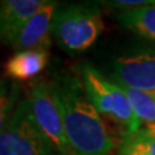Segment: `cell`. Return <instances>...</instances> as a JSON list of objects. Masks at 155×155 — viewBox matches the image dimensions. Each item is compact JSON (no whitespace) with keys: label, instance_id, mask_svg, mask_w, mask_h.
Listing matches in <instances>:
<instances>
[{"label":"cell","instance_id":"14","mask_svg":"<svg viewBox=\"0 0 155 155\" xmlns=\"http://www.w3.org/2000/svg\"><path fill=\"white\" fill-rule=\"evenodd\" d=\"M153 0H115V2H102L101 4H106L109 8H116V9H124L125 11H130L134 8H140L143 5H149V4H154Z\"/></svg>","mask_w":155,"mask_h":155},{"label":"cell","instance_id":"15","mask_svg":"<svg viewBox=\"0 0 155 155\" xmlns=\"http://www.w3.org/2000/svg\"><path fill=\"white\" fill-rule=\"evenodd\" d=\"M154 94H155V93H154Z\"/></svg>","mask_w":155,"mask_h":155},{"label":"cell","instance_id":"10","mask_svg":"<svg viewBox=\"0 0 155 155\" xmlns=\"http://www.w3.org/2000/svg\"><path fill=\"white\" fill-rule=\"evenodd\" d=\"M118 18L123 27L155 41V3L130 11H123Z\"/></svg>","mask_w":155,"mask_h":155},{"label":"cell","instance_id":"13","mask_svg":"<svg viewBox=\"0 0 155 155\" xmlns=\"http://www.w3.org/2000/svg\"><path fill=\"white\" fill-rule=\"evenodd\" d=\"M21 94L18 84L0 78V133L11 119Z\"/></svg>","mask_w":155,"mask_h":155},{"label":"cell","instance_id":"1","mask_svg":"<svg viewBox=\"0 0 155 155\" xmlns=\"http://www.w3.org/2000/svg\"><path fill=\"white\" fill-rule=\"evenodd\" d=\"M72 155H107L115 142L85 94L80 78L57 75L49 81Z\"/></svg>","mask_w":155,"mask_h":155},{"label":"cell","instance_id":"11","mask_svg":"<svg viewBox=\"0 0 155 155\" xmlns=\"http://www.w3.org/2000/svg\"><path fill=\"white\" fill-rule=\"evenodd\" d=\"M118 155H155V127H142L132 134L123 136Z\"/></svg>","mask_w":155,"mask_h":155},{"label":"cell","instance_id":"3","mask_svg":"<svg viewBox=\"0 0 155 155\" xmlns=\"http://www.w3.org/2000/svg\"><path fill=\"white\" fill-rule=\"evenodd\" d=\"M80 79L91 104L100 114L106 115L123 128V136L132 134L142 128V123L134 115L128 97L120 85L105 78L91 65L81 67Z\"/></svg>","mask_w":155,"mask_h":155},{"label":"cell","instance_id":"6","mask_svg":"<svg viewBox=\"0 0 155 155\" xmlns=\"http://www.w3.org/2000/svg\"><path fill=\"white\" fill-rule=\"evenodd\" d=\"M111 80L122 88L155 93V51L118 57L113 62Z\"/></svg>","mask_w":155,"mask_h":155},{"label":"cell","instance_id":"12","mask_svg":"<svg viewBox=\"0 0 155 155\" xmlns=\"http://www.w3.org/2000/svg\"><path fill=\"white\" fill-rule=\"evenodd\" d=\"M123 89L137 119L146 127H155V94L132 88Z\"/></svg>","mask_w":155,"mask_h":155},{"label":"cell","instance_id":"9","mask_svg":"<svg viewBox=\"0 0 155 155\" xmlns=\"http://www.w3.org/2000/svg\"><path fill=\"white\" fill-rule=\"evenodd\" d=\"M47 49H27L16 52L4 66L5 76L13 80H28L36 78L48 65Z\"/></svg>","mask_w":155,"mask_h":155},{"label":"cell","instance_id":"5","mask_svg":"<svg viewBox=\"0 0 155 155\" xmlns=\"http://www.w3.org/2000/svg\"><path fill=\"white\" fill-rule=\"evenodd\" d=\"M34 122L41 133L62 155H72L67 142L64 123L48 80H36L27 97Z\"/></svg>","mask_w":155,"mask_h":155},{"label":"cell","instance_id":"4","mask_svg":"<svg viewBox=\"0 0 155 155\" xmlns=\"http://www.w3.org/2000/svg\"><path fill=\"white\" fill-rule=\"evenodd\" d=\"M0 155H62L34 122L27 98L18 102L0 133Z\"/></svg>","mask_w":155,"mask_h":155},{"label":"cell","instance_id":"7","mask_svg":"<svg viewBox=\"0 0 155 155\" xmlns=\"http://www.w3.org/2000/svg\"><path fill=\"white\" fill-rule=\"evenodd\" d=\"M58 8L56 2L47 0L34 16L28 19L19 32L12 48L17 52L27 49H49L51 47V34L53 26V17Z\"/></svg>","mask_w":155,"mask_h":155},{"label":"cell","instance_id":"8","mask_svg":"<svg viewBox=\"0 0 155 155\" xmlns=\"http://www.w3.org/2000/svg\"><path fill=\"white\" fill-rule=\"evenodd\" d=\"M47 0H2L0 2V43L13 45L34 14Z\"/></svg>","mask_w":155,"mask_h":155},{"label":"cell","instance_id":"2","mask_svg":"<svg viewBox=\"0 0 155 155\" xmlns=\"http://www.w3.org/2000/svg\"><path fill=\"white\" fill-rule=\"evenodd\" d=\"M104 22L98 5L67 4L57 8L52 32L56 41L67 52H83L102 32Z\"/></svg>","mask_w":155,"mask_h":155}]
</instances>
